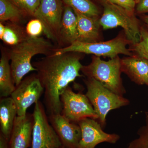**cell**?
Returning <instances> with one entry per match:
<instances>
[{
    "mask_svg": "<svg viewBox=\"0 0 148 148\" xmlns=\"http://www.w3.org/2000/svg\"><path fill=\"white\" fill-rule=\"evenodd\" d=\"M77 52L53 53L32 63L44 89V101L49 114H61V95L77 77L83 66Z\"/></svg>",
    "mask_w": 148,
    "mask_h": 148,
    "instance_id": "1",
    "label": "cell"
},
{
    "mask_svg": "<svg viewBox=\"0 0 148 148\" xmlns=\"http://www.w3.org/2000/svg\"><path fill=\"white\" fill-rule=\"evenodd\" d=\"M53 44L43 37H28L22 42L6 51L15 86L31 72L36 71L32 60L37 54L50 55L53 53Z\"/></svg>",
    "mask_w": 148,
    "mask_h": 148,
    "instance_id": "2",
    "label": "cell"
},
{
    "mask_svg": "<svg viewBox=\"0 0 148 148\" xmlns=\"http://www.w3.org/2000/svg\"><path fill=\"white\" fill-rule=\"evenodd\" d=\"M81 71L87 77L94 79L118 95L123 96L125 93L121 77V60L118 56L108 61L93 56L91 63L87 66H83Z\"/></svg>",
    "mask_w": 148,
    "mask_h": 148,
    "instance_id": "3",
    "label": "cell"
},
{
    "mask_svg": "<svg viewBox=\"0 0 148 148\" xmlns=\"http://www.w3.org/2000/svg\"><path fill=\"white\" fill-rule=\"evenodd\" d=\"M87 88V96L98 116L102 127L106 124V118L110 111L127 106L130 101L104 87L101 83L91 77L84 80Z\"/></svg>",
    "mask_w": 148,
    "mask_h": 148,
    "instance_id": "4",
    "label": "cell"
},
{
    "mask_svg": "<svg viewBox=\"0 0 148 148\" xmlns=\"http://www.w3.org/2000/svg\"><path fill=\"white\" fill-rule=\"evenodd\" d=\"M103 13L99 23L104 30L121 27L126 39L133 45L140 40V27L134 12H130L119 6L102 0Z\"/></svg>",
    "mask_w": 148,
    "mask_h": 148,
    "instance_id": "5",
    "label": "cell"
},
{
    "mask_svg": "<svg viewBox=\"0 0 148 148\" xmlns=\"http://www.w3.org/2000/svg\"><path fill=\"white\" fill-rule=\"evenodd\" d=\"M128 42L127 39L121 36L105 42L83 43L76 41L68 46L55 49L53 53L59 54L67 52H77L111 58H115L120 54L131 56L132 53L127 48Z\"/></svg>",
    "mask_w": 148,
    "mask_h": 148,
    "instance_id": "6",
    "label": "cell"
},
{
    "mask_svg": "<svg viewBox=\"0 0 148 148\" xmlns=\"http://www.w3.org/2000/svg\"><path fill=\"white\" fill-rule=\"evenodd\" d=\"M32 148H61V140L51 124L42 103L35 104Z\"/></svg>",
    "mask_w": 148,
    "mask_h": 148,
    "instance_id": "7",
    "label": "cell"
},
{
    "mask_svg": "<svg viewBox=\"0 0 148 148\" xmlns=\"http://www.w3.org/2000/svg\"><path fill=\"white\" fill-rule=\"evenodd\" d=\"M60 98L62 104L61 114L72 122L77 123L88 118L98 120V115L86 95L74 92L69 86Z\"/></svg>",
    "mask_w": 148,
    "mask_h": 148,
    "instance_id": "8",
    "label": "cell"
},
{
    "mask_svg": "<svg viewBox=\"0 0 148 148\" xmlns=\"http://www.w3.org/2000/svg\"><path fill=\"white\" fill-rule=\"evenodd\" d=\"M64 5L61 0H41L33 17L42 23L45 34L54 42H59V33Z\"/></svg>",
    "mask_w": 148,
    "mask_h": 148,
    "instance_id": "9",
    "label": "cell"
},
{
    "mask_svg": "<svg viewBox=\"0 0 148 148\" xmlns=\"http://www.w3.org/2000/svg\"><path fill=\"white\" fill-rule=\"evenodd\" d=\"M44 92V89L37 73L24 78L10 95L16 105L17 116L26 115L27 109L39 101Z\"/></svg>",
    "mask_w": 148,
    "mask_h": 148,
    "instance_id": "10",
    "label": "cell"
},
{
    "mask_svg": "<svg viewBox=\"0 0 148 148\" xmlns=\"http://www.w3.org/2000/svg\"><path fill=\"white\" fill-rule=\"evenodd\" d=\"M77 124L81 130L82 138L78 148H95L99 144H114L120 139L118 134L106 133L98 121L92 119H84Z\"/></svg>",
    "mask_w": 148,
    "mask_h": 148,
    "instance_id": "11",
    "label": "cell"
},
{
    "mask_svg": "<svg viewBox=\"0 0 148 148\" xmlns=\"http://www.w3.org/2000/svg\"><path fill=\"white\" fill-rule=\"evenodd\" d=\"M49 119L65 148H78L82 138L80 127L61 114L49 115Z\"/></svg>",
    "mask_w": 148,
    "mask_h": 148,
    "instance_id": "12",
    "label": "cell"
},
{
    "mask_svg": "<svg viewBox=\"0 0 148 148\" xmlns=\"http://www.w3.org/2000/svg\"><path fill=\"white\" fill-rule=\"evenodd\" d=\"M34 122L33 114L16 116L9 141L10 148H28L32 146Z\"/></svg>",
    "mask_w": 148,
    "mask_h": 148,
    "instance_id": "13",
    "label": "cell"
},
{
    "mask_svg": "<svg viewBox=\"0 0 148 148\" xmlns=\"http://www.w3.org/2000/svg\"><path fill=\"white\" fill-rule=\"evenodd\" d=\"M77 18L73 10L69 6L64 5L59 33V46L65 47L77 41Z\"/></svg>",
    "mask_w": 148,
    "mask_h": 148,
    "instance_id": "14",
    "label": "cell"
},
{
    "mask_svg": "<svg viewBox=\"0 0 148 148\" xmlns=\"http://www.w3.org/2000/svg\"><path fill=\"white\" fill-rule=\"evenodd\" d=\"M122 71L139 85L148 83V61L140 56H130L121 60Z\"/></svg>",
    "mask_w": 148,
    "mask_h": 148,
    "instance_id": "15",
    "label": "cell"
},
{
    "mask_svg": "<svg viewBox=\"0 0 148 148\" xmlns=\"http://www.w3.org/2000/svg\"><path fill=\"white\" fill-rule=\"evenodd\" d=\"M74 10L78 21V37L77 41L83 43L98 42L100 36L99 19L90 17Z\"/></svg>",
    "mask_w": 148,
    "mask_h": 148,
    "instance_id": "16",
    "label": "cell"
},
{
    "mask_svg": "<svg viewBox=\"0 0 148 148\" xmlns=\"http://www.w3.org/2000/svg\"><path fill=\"white\" fill-rule=\"evenodd\" d=\"M17 116V108L10 96L0 100V133L9 141L14 124Z\"/></svg>",
    "mask_w": 148,
    "mask_h": 148,
    "instance_id": "17",
    "label": "cell"
},
{
    "mask_svg": "<svg viewBox=\"0 0 148 148\" xmlns=\"http://www.w3.org/2000/svg\"><path fill=\"white\" fill-rule=\"evenodd\" d=\"M15 87L11 69L10 61L6 51H3L0 59L1 98L10 96Z\"/></svg>",
    "mask_w": 148,
    "mask_h": 148,
    "instance_id": "18",
    "label": "cell"
},
{
    "mask_svg": "<svg viewBox=\"0 0 148 148\" xmlns=\"http://www.w3.org/2000/svg\"><path fill=\"white\" fill-rule=\"evenodd\" d=\"M4 24V34L1 40L10 47L17 45L29 37L26 28L21 26L20 24L8 22Z\"/></svg>",
    "mask_w": 148,
    "mask_h": 148,
    "instance_id": "19",
    "label": "cell"
},
{
    "mask_svg": "<svg viewBox=\"0 0 148 148\" xmlns=\"http://www.w3.org/2000/svg\"><path fill=\"white\" fill-rule=\"evenodd\" d=\"M27 14L10 0H0V21L4 23L11 22L20 24Z\"/></svg>",
    "mask_w": 148,
    "mask_h": 148,
    "instance_id": "20",
    "label": "cell"
},
{
    "mask_svg": "<svg viewBox=\"0 0 148 148\" xmlns=\"http://www.w3.org/2000/svg\"><path fill=\"white\" fill-rule=\"evenodd\" d=\"M64 5L69 6L74 10L90 17H98L100 11L90 0H61Z\"/></svg>",
    "mask_w": 148,
    "mask_h": 148,
    "instance_id": "21",
    "label": "cell"
},
{
    "mask_svg": "<svg viewBox=\"0 0 148 148\" xmlns=\"http://www.w3.org/2000/svg\"><path fill=\"white\" fill-rule=\"evenodd\" d=\"M138 137L131 141L126 148H148V112H145V125L138 130Z\"/></svg>",
    "mask_w": 148,
    "mask_h": 148,
    "instance_id": "22",
    "label": "cell"
},
{
    "mask_svg": "<svg viewBox=\"0 0 148 148\" xmlns=\"http://www.w3.org/2000/svg\"><path fill=\"white\" fill-rule=\"evenodd\" d=\"M133 50L137 55L148 61V29L145 27L140 28V40L133 45Z\"/></svg>",
    "mask_w": 148,
    "mask_h": 148,
    "instance_id": "23",
    "label": "cell"
},
{
    "mask_svg": "<svg viewBox=\"0 0 148 148\" xmlns=\"http://www.w3.org/2000/svg\"><path fill=\"white\" fill-rule=\"evenodd\" d=\"M27 16H33L38 8L41 0H10Z\"/></svg>",
    "mask_w": 148,
    "mask_h": 148,
    "instance_id": "24",
    "label": "cell"
},
{
    "mask_svg": "<svg viewBox=\"0 0 148 148\" xmlns=\"http://www.w3.org/2000/svg\"><path fill=\"white\" fill-rule=\"evenodd\" d=\"M26 32L28 36L32 37H40L44 32L43 26L39 19L34 18L27 24Z\"/></svg>",
    "mask_w": 148,
    "mask_h": 148,
    "instance_id": "25",
    "label": "cell"
},
{
    "mask_svg": "<svg viewBox=\"0 0 148 148\" xmlns=\"http://www.w3.org/2000/svg\"><path fill=\"white\" fill-rule=\"evenodd\" d=\"M109 2L112 3L130 12H134L136 8V1L135 0H106Z\"/></svg>",
    "mask_w": 148,
    "mask_h": 148,
    "instance_id": "26",
    "label": "cell"
},
{
    "mask_svg": "<svg viewBox=\"0 0 148 148\" xmlns=\"http://www.w3.org/2000/svg\"><path fill=\"white\" fill-rule=\"evenodd\" d=\"M135 10L137 13L140 14L148 13V0H139Z\"/></svg>",
    "mask_w": 148,
    "mask_h": 148,
    "instance_id": "27",
    "label": "cell"
},
{
    "mask_svg": "<svg viewBox=\"0 0 148 148\" xmlns=\"http://www.w3.org/2000/svg\"><path fill=\"white\" fill-rule=\"evenodd\" d=\"M0 148H10L9 141L0 133Z\"/></svg>",
    "mask_w": 148,
    "mask_h": 148,
    "instance_id": "28",
    "label": "cell"
},
{
    "mask_svg": "<svg viewBox=\"0 0 148 148\" xmlns=\"http://www.w3.org/2000/svg\"><path fill=\"white\" fill-rule=\"evenodd\" d=\"M5 26L4 23L0 22V39H1L4 34Z\"/></svg>",
    "mask_w": 148,
    "mask_h": 148,
    "instance_id": "29",
    "label": "cell"
},
{
    "mask_svg": "<svg viewBox=\"0 0 148 148\" xmlns=\"http://www.w3.org/2000/svg\"><path fill=\"white\" fill-rule=\"evenodd\" d=\"M142 20L145 22L148 28V15H143L142 16Z\"/></svg>",
    "mask_w": 148,
    "mask_h": 148,
    "instance_id": "30",
    "label": "cell"
},
{
    "mask_svg": "<svg viewBox=\"0 0 148 148\" xmlns=\"http://www.w3.org/2000/svg\"><path fill=\"white\" fill-rule=\"evenodd\" d=\"M136 1V2L138 3V1H139V0H135Z\"/></svg>",
    "mask_w": 148,
    "mask_h": 148,
    "instance_id": "31",
    "label": "cell"
},
{
    "mask_svg": "<svg viewBox=\"0 0 148 148\" xmlns=\"http://www.w3.org/2000/svg\"><path fill=\"white\" fill-rule=\"evenodd\" d=\"M61 148H64V147H61Z\"/></svg>",
    "mask_w": 148,
    "mask_h": 148,
    "instance_id": "32",
    "label": "cell"
},
{
    "mask_svg": "<svg viewBox=\"0 0 148 148\" xmlns=\"http://www.w3.org/2000/svg\"><path fill=\"white\" fill-rule=\"evenodd\" d=\"M147 86H148V83H147Z\"/></svg>",
    "mask_w": 148,
    "mask_h": 148,
    "instance_id": "33",
    "label": "cell"
}]
</instances>
